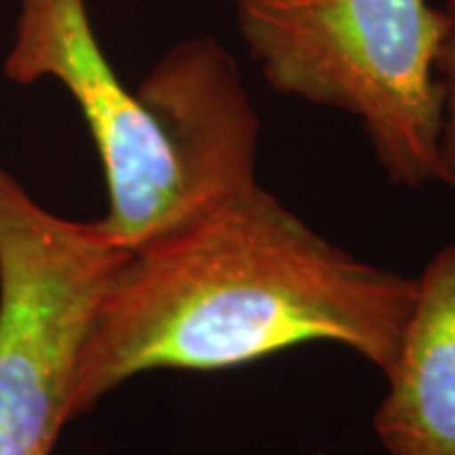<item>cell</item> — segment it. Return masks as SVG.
<instances>
[{
    "label": "cell",
    "mask_w": 455,
    "mask_h": 455,
    "mask_svg": "<svg viewBox=\"0 0 455 455\" xmlns=\"http://www.w3.org/2000/svg\"><path fill=\"white\" fill-rule=\"evenodd\" d=\"M413 293L415 276L344 251L255 184L129 253L84 346L74 418L146 371H221L306 344L386 373Z\"/></svg>",
    "instance_id": "6da1fadb"
},
{
    "label": "cell",
    "mask_w": 455,
    "mask_h": 455,
    "mask_svg": "<svg viewBox=\"0 0 455 455\" xmlns=\"http://www.w3.org/2000/svg\"><path fill=\"white\" fill-rule=\"evenodd\" d=\"M232 9L276 93L355 116L392 184L435 181L441 9L428 0H232Z\"/></svg>",
    "instance_id": "7a4b0ae2"
},
{
    "label": "cell",
    "mask_w": 455,
    "mask_h": 455,
    "mask_svg": "<svg viewBox=\"0 0 455 455\" xmlns=\"http://www.w3.org/2000/svg\"><path fill=\"white\" fill-rule=\"evenodd\" d=\"M129 253L0 167V455H51L76 419L81 356Z\"/></svg>",
    "instance_id": "3957f363"
},
{
    "label": "cell",
    "mask_w": 455,
    "mask_h": 455,
    "mask_svg": "<svg viewBox=\"0 0 455 455\" xmlns=\"http://www.w3.org/2000/svg\"><path fill=\"white\" fill-rule=\"evenodd\" d=\"M4 74L17 84H64L98 146L114 244L138 251L203 218L204 209L164 118L124 87L95 36L87 0H21Z\"/></svg>",
    "instance_id": "277c9868"
},
{
    "label": "cell",
    "mask_w": 455,
    "mask_h": 455,
    "mask_svg": "<svg viewBox=\"0 0 455 455\" xmlns=\"http://www.w3.org/2000/svg\"><path fill=\"white\" fill-rule=\"evenodd\" d=\"M373 430L388 455H455V243L415 276V293Z\"/></svg>",
    "instance_id": "5b68a950"
},
{
    "label": "cell",
    "mask_w": 455,
    "mask_h": 455,
    "mask_svg": "<svg viewBox=\"0 0 455 455\" xmlns=\"http://www.w3.org/2000/svg\"><path fill=\"white\" fill-rule=\"evenodd\" d=\"M441 11L443 30L435 66L441 84V131L435 181L455 192V0H447Z\"/></svg>",
    "instance_id": "8992f818"
},
{
    "label": "cell",
    "mask_w": 455,
    "mask_h": 455,
    "mask_svg": "<svg viewBox=\"0 0 455 455\" xmlns=\"http://www.w3.org/2000/svg\"><path fill=\"white\" fill-rule=\"evenodd\" d=\"M316 455H325V453H316Z\"/></svg>",
    "instance_id": "52a82bcc"
}]
</instances>
